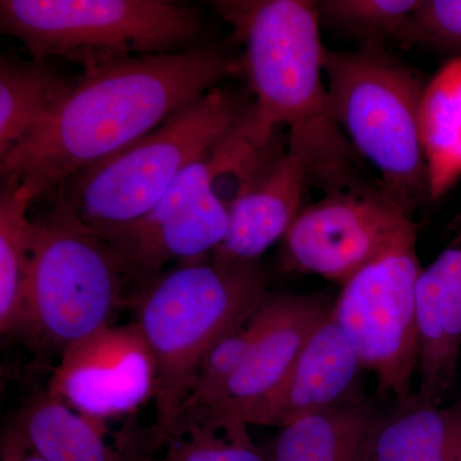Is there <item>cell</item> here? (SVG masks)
Instances as JSON below:
<instances>
[{"instance_id": "cell-26", "label": "cell", "mask_w": 461, "mask_h": 461, "mask_svg": "<svg viewBox=\"0 0 461 461\" xmlns=\"http://www.w3.org/2000/svg\"><path fill=\"white\" fill-rule=\"evenodd\" d=\"M0 457L2 461H47L33 450L14 424L3 433Z\"/></svg>"}, {"instance_id": "cell-12", "label": "cell", "mask_w": 461, "mask_h": 461, "mask_svg": "<svg viewBox=\"0 0 461 461\" xmlns=\"http://www.w3.org/2000/svg\"><path fill=\"white\" fill-rule=\"evenodd\" d=\"M363 366L332 317L318 327L280 386L269 395L242 406L220 420L284 429L300 418L345 402L355 388ZM196 421V420H195Z\"/></svg>"}, {"instance_id": "cell-23", "label": "cell", "mask_w": 461, "mask_h": 461, "mask_svg": "<svg viewBox=\"0 0 461 461\" xmlns=\"http://www.w3.org/2000/svg\"><path fill=\"white\" fill-rule=\"evenodd\" d=\"M421 0H324L317 2L321 21L366 41H400Z\"/></svg>"}, {"instance_id": "cell-22", "label": "cell", "mask_w": 461, "mask_h": 461, "mask_svg": "<svg viewBox=\"0 0 461 461\" xmlns=\"http://www.w3.org/2000/svg\"><path fill=\"white\" fill-rule=\"evenodd\" d=\"M165 446L156 461H269L251 441L247 424L236 421L218 427L187 421Z\"/></svg>"}, {"instance_id": "cell-27", "label": "cell", "mask_w": 461, "mask_h": 461, "mask_svg": "<svg viewBox=\"0 0 461 461\" xmlns=\"http://www.w3.org/2000/svg\"><path fill=\"white\" fill-rule=\"evenodd\" d=\"M460 402H461V399H460Z\"/></svg>"}, {"instance_id": "cell-2", "label": "cell", "mask_w": 461, "mask_h": 461, "mask_svg": "<svg viewBox=\"0 0 461 461\" xmlns=\"http://www.w3.org/2000/svg\"><path fill=\"white\" fill-rule=\"evenodd\" d=\"M244 47L240 69L249 81L250 118L260 141L287 129L288 151L327 193L353 186L357 153L339 129L324 77L321 16L308 0L213 3Z\"/></svg>"}, {"instance_id": "cell-1", "label": "cell", "mask_w": 461, "mask_h": 461, "mask_svg": "<svg viewBox=\"0 0 461 461\" xmlns=\"http://www.w3.org/2000/svg\"><path fill=\"white\" fill-rule=\"evenodd\" d=\"M240 71L220 45L84 71L32 138L0 159L3 185L23 187L32 200L59 190Z\"/></svg>"}, {"instance_id": "cell-3", "label": "cell", "mask_w": 461, "mask_h": 461, "mask_svg": "<svg viewBox=\"0 0 461 461\" xmlns=\"http://www.w3.org/2000/svg\"><path fill=\"white\" fill-rule=\"evenodd\" d=\"M259 263L178 264L139 287L130 303L157 366L156 424L149 451L177 435L206 354L250 321L267 296Z\"/></svg>"}, {"instance_id": "cell-16", "label": "cell", "mask_w": 461, "mask_h": 461, "mask_svg": "<svg viewBox=\"0 0 461 461\" xmlns=\"http://www.w3.org/2000/svg\"><path fill=\"white\" fill-rule=\"evenodd\" d=\"M366 461H461V402L427 405L415 396L379 412Z\"/></svg>"}, {"instance_id": "cell-18", "label": "cell", "mask_w": 461, "mask_h": 461, "mask_svg": "<svg viewBox=\"0 0 461 461\" xmlns=\"http://www.w3.org/2000/svg\"><path fill=\"white\" fill-rule=\"evenodd\" d=\"M14 426L47 461H141L105 441L107 424L84 417L48 390L23 406Z\"/></svg>"}, {"instance_id": "cell-17", "label": "cell", "mask_w": 461, "mask_h": 461, "mask_svg": "<svg viewBox=\"0 0 461 461\" xmlns=\"http://www.w3.org/2000/svg\"><path fill=\"white\" fill-rule=\"evenodd\" d=\"M379 408L360 393L281 429L269 461H366Z\"/></svg>"}, {"instance_id": "cell-6", "label": "cell", "mask_w": 461, "mask_h": 461, "mask_svg": "<svg viewBox=\"0 0 461 461\" xmlns=\"http://www.w3.org/2000/svg\"><path fill=\"white\" fill-rule=\"evenodd\" d=\"M249 105L232 91L215 87L140 140L78 172L58 194L91 229L135 222L187 167L213 151Z\"/></svg>"}, {"instance_id": "cell-19", "label": "cell", "mask_w": 461, "mask_h": 461, "mask_svg": "<svg viewBox=\"0 0 461 461\" xmlns=\"http://www.w3.org/2000/svg\"><path fill=\"white\" fill-rule=\"evenodd\" d=\"M420 118L429 198L439 200L461 180V56L424 85Z\"/></svg>"}, {"instance_id": "cell-15", "label": "cell", "mask_w": 461, "mask_h": 461, "mask_svg": "<svg viewBox=\"0 0 461 461\" xmlns=\"http://www.w3.org/2000/svg\"><path fill=\"white\" fill-rule=\"evenodd\" d=\"M418 329L417 396L441 406L453 390L461 355V227L427 268L415 290Z\"/></svg>"}, {"instance_id": "cell-4", "label": "cell", "mask_w": 461, "mask_h": 461, "mask_svg": "<svg viewBox=\"0 0 461 461\" xmlns=\"http://www.w3.org/2000/svg\"><path fill=\"white\" fill-rule=\"evenodd\" d=\"M323 68L345 138L377 169L388 198L411 215L429 196L420 118L424 85L379 44L326 50Z\"/></svg>"}, {"instance_id": "cell-8", "label": "cell", "mask_w": 461, "mask_h": 461, "mask_svg": "<svg viewBox=\"0 0 461 461\" xmlns=\"http://www.w3.org/2000/svg\"><path fill=\"white\" fill-rule=\"evenodd\" d=\"M421 267L417 230L342 285L332 317L363 368L377 378L378 395L408 402L418 372L415 290Z\"/></svg>"}, {"instance_id": "cell-11", "label": "cell", "mask_w": 461, "mask_h": 461, "mask_svg": "<svg viewBox=\"0 0 461 461\" xmlns=\"http://www.w3.org/2000/svg\"><path fill=\"white\" fill-rule=\"evenodd\" d=\"M333 303L324 295L267 294L251 317L253 339L244 362L230 381L226 399L180 426L193 420H220L269 395L280 386L315 330L329 317Z\"/></svg>"}, {"instance_id": "cell-24", "label": "cell", "mask_w": 461, "mask_h": 461, "mask_svg": "<svg viewBox=\"0 0 461 461\" xmlns=\"http://www.w3.org/2000/svg\"><path fill=\"white\" fill-rule=\"evenodd\" d=\"M251 339H253V326L249 321L241 329L221 339L206 354L194 386L191 388L190 395L182 409L178 426L182 421L211 411L226 399L230 381L235 377L247 357Z\"/></svg>"}, {"instance_id": "cell-10", "label": "cell", "mask_w": 461, "mask_h": 461, "mask_svg": "<svg viewBox=\"0 0 461 461\" xmlns=\"http://www.w3.org/2000/svg\"><path fill=\"white\" fill-rule=\"evenodd\" d=\"M157 366L136 321L103 327L60 353L48 391L84 417L107 424L154 397Z\"/></svg>"}, {"instance_id": "cell-14", "label": "cell", "mask_w": 461, "mask_h": 461, "mask_svg": "<svg viewBox=\"0 0 461 461\" xmlns=\"http://www.w3.org/2000/svg\"><path fill=\"white\" fill-rule=\"evenodd\" d=\"M311 182L304 165L295 156L276 147L259 169L240 186L229 209L226 238L212 262H258L272 245L282 241L303 206Z\"/></svg>"}, {"instance_id": "cell-9", "label": "cell", "mask_w": 461, "mask_h": 461, "mask_svg": "<svg viewBox=\"0 0 461 461\" xmlns=\"http://www.w3.org/2000/svg\"><path fill=\"white\" fill-rule=\"evenodd\" d=\"M412 230L411 215L384 191H330L294 221L282 240L281 266L342 286Z\"/></svg>"}, {"instance_id": "cell-25", "label": "cell", "mask_w": 461, "mask_h": 461, "mask_svg": "<svg viewBox=\"0 0 461 461\" xmlns=\"http://www.w3.org/2000/svg\"><path fill=\"white\" fill-rule=\"evenodd\" d=\"M400 41L426 44L461 56V0H421Z\"/></svg>"}, {"instance_id": "cell-21", "label": "cell", "mask_w": 461, "mask_h": 461, "mask_svg": "<svg viewBox=\"0 0 461 461\" xmlns=\"http://www.w3.org/2000/svg\"><path fill=\"white\" fill-rule=\"evenodd\" d=\"M33 200L17 185H3L0 193V330L23 335L27 330V293L32 271Z\"/></svg>"}, {"instance_id": "cell-20", "label": "cell", "mask_w": 461, "mask_h": 461, "mask_svg": "<svg viewBox=\"0 0 461 461\" xmlns=\"http://www.w3.org/2000/svg\"><path fill=\"white\" fill-rule=\"evenodd\" d=\"M45 60L0 59V159L41 126L71 90Z\"/></svg>"}, {"instance_id": "cell-5", "label": "cell", "mask_w": 461, "mask_h": 461, "mask_svg": "<svg viewBox=\"0 0 461 461\" xmlns=\"http://www.w3.org/2000/svg\"><path fill=\"white\" fill-rule=\"evenodd\" d=\"M0 29L32 59L62 58L84 71L191 50L204 32L199 9L163 0H2Z\"/></svg>"}, {"instance_id": "cell-7", "label": "cell", "mask_w": 461, "mask_h": 461, "mask_svg": "<svg viewBox=\"0 0 461 461\" xmlns=\"http://www.w3.org/2000/svg\"><path fill=\"white\" fill-rule=\"evenodd\" d=\"M127 280L107 241L57 195L50 213L32 221L27 330L59 348L111 326L127 302Z\"/></svg>"}, {"instance_id": "cell-13", "label": "cell", "mask_w": 461, "mask_h": 461, "mask_svg": "<svg viewBox=\"0 0 461 461\" xmlns=\"http://www.w3.org/2000/svg\"><path fill=\"white\" fill-rule=\"evenodd\" d=\"M114 251L129 282L138 288L162 275L167 264L209 259L229 230V209L215 190L156 222L93 229Z\"/></svg>"}]
</instances>
